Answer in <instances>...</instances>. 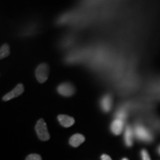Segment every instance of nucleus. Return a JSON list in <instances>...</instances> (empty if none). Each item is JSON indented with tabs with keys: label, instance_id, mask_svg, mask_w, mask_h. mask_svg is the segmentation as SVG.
Segmentation results:
<instances>
[{
	"label": "nucleus",
	"instance_id": "nucleus-1",
	"mask_svg": "<svg viewBox=\"0 0 160 160\" xmlns=\"http://www.w3.org/2000/svg\"><path fill=\"white\" fill-rule=\"evenodd\" d=\"M133 133L135 137L139 141L145 142H151L153 141V137L150 130L146 128L141 124H137L133 128Z\"/></svg>",
	"mask_w": 160,
	"mask_h": 160
},
{
	"label": "nucleus",
	"instance_id": "nucleus-2",
	"mask_svg": "<svg viewBox=\"0 0 160 160\" xmlns=\"http://www.w3.org/2000/svg\"><path fill=\"white\" fill-rule=\"evenodd\" d=\"M36 131L39 139L42 141H48L50 139L49 132L48 131L47 125L43 119L38 120L37 125H36Z\"/></svg>",
	"mask_w": 160,
	"mask_h": 160
},
{
	"label": "nucleus",
	"instance_id": "nucleus-3",
	"mask_svg": "<svg viewBox=\"0 0 160 160\" xmlns=\"http://www.w3.org/2000/svg\"><path fill=\"white\" fill-rule=\"evenodd\" d=\"M49 75V67L46 63L39 65L36 70V77L38 82L40 83H44L48 79Z\"/></svg>",
	"mask_w": 160,
	"mask_h": 160
},
{
	"label": "nucleus",
	"instance_id": "nucleus-4",
	"mask_svg": "<svg viewBox=\"0 0 160 160\" xmlns=\"http://www.w3.org/2000/svg\"><path fill=\"white\" fill-rule=\"evenodd\" d=\"M57 91L60 95L63 97H71L75 93V88L72 84L69 82H65L58 86Z\"/></svg>",
	"mask_w": 160,
	"mask_h": 160
},
{
	"label": "nucleus",
	"instance_id": "nucleus-5",
	"mask_svg": "<svg viewBox=\"0 0 160 160\" xmlns=\"http://www.w3.org/2000/svg\"><path fill=\"white\" fill-rule=\"evenodd\" d=\"M24 92V86L22 84H19L15 87L14 89H13L11 92L5 95L2 98L4 101H8L13 98L19 97L21 94H22Z\"/></svg>",
	"mask_w": 160,
	"mask_h": 160
},
{
	"label": "nucleus",
	"instance_id": "nucleus-6",
	"mask_svg": "<svg viewBox=\"0 0 160 160\" xmlns=\"http://www.w3.org/2000/svg\"><path fill=\"white\" fill-rule=\"evenodd\" d=\"M112 104H113V99L111 94H106L102 98L100 101V106L104 112L107 113L111 111Z\"/></svg>",
	"mask_w": 160,
	"mask_h": 160
},
{
	"label": "nucleus",
	"instance_id": "nucleus-7",
	"mask_svg": "<svg viewBox=\"0 0 160 160\" xmlns=\"http://www.w3.org/2000/svg\"><path fill=\"white\" fill-rule=\"evenodd\" d=\"M124 122L116 119L111 125V131L114 135H119L122 132Z\"/></svg>",
	"mask_w": 160,
	"mask_h": 160
},
{
	"label": "nucleus",
	"instance_id": "nucleus-8",
	"mask_svg": "<svg viewBox=\"0 0 160 160\" xmlns=\"http://www.w3.org/2000/svg\"><path fill=\"white\" fill-rule=\"evenodd\" d=\"M58 121L65 128H69L74 124L75 120L73 117L67 115H59L57 117Z\"/></svg>",
	"mask_w": 160,
	"mask_h": 160
},
{
	"label": "nucleus",
	"instance_id": "nucleus-9",
	"mask_svg": "<svg viewBox=\"0 0 160 160\" xmlns=\"http://www.w3.org/2000/svg\"><path fill=\"white\" fill-rule=\"evenodd\" d=\"M85 138L82 134H80V133H76V134L73 135L70 138L69 143L72 147L77 148L81 145L82 143H83L85 142Z\"/></svg>",
	"mask_w": 160,
	"mask_h": 160
},
{
	"label": "nucleus",
	"instance_id": "nucleus-10",
	"mask_svg": "<svg viewBox=\"0 0 160 160\" xmlns=\"http://www.w3.org/2000/svg\"><path fill=\"white\" fill-rule=\"evenodd\" d=\"M133 130L130 125H128L126 127L125 132V142L126 146L128 147H131L133 145Z\"/></svg>",
	"mask_w": 160,
	"mask_h": 160
},
{
	"label": "nucleus",
	"instance_id": "nucleus-11",
	"mask_svg": "<svg viewBox=\"0 0 160 160\" xmlns=\"http://www.w3.org/2000/svg\"><path fill=\"white\" fill-rule=\"evenodd\" d=\"M115 117L117 119L122 120V121H125L128 117V112L127 110L125 108H121L115 113Z\"/></svg>",
	"mask_w": 160,
	"mask_h": 160
},
{
	"label": "nucleus",
	"instance_id": "nucleus-12",
	"mask_svg": "<svg viewBox=\"0 0 160 160\" xmlns=\"http://www.w3.org/2000/svg\"><path fill=\"white\" fill-rule=\"evenodd\" d=\"M10 54V48L8 44H4L2 45L1 49H0V58L1 59H4V58L7 57Z\"/></svg>",
	"mask_w": 160,
	"mask_h": 160
},
{
	"label": "nucleus",
	"instance_id": "nucleus-13",
	"mask_svg": "<svg viewBox=\"0 0 160 160\" xmlns=\"http://www.w3.org/2000/svg\"><path fill=\"white\" fill-rule=\"evenodd\" d=\"M25 160H42V157L39 154L33 153V154H30L28 156Z\"/></svg>",
	"mask_w": 160,
	"mask_h": 160
},
{
	"label": "nucleus",
	"instance_id": "nucleus-14",
	"mask_svg": "<svg viewBox=\"0 0 160 160\" xmlns=\"http://www.w3.org/2000/svg\"><path fill=\"white\" fill-rule=\"evenodd\" d=\"M141 157L142 160H151V157L146 150H142L141 151Z\"/></svg>",
	"mask_w": 160,
	"mask_h": 160
},
{
	"label": "nucleus",
	"instance_id": "nucleus-15",
	"mask_svg": "<svg viewBox=\"0 0 160 160\" xmlns=\"http://www.w3.org/2000/svg\"><path fill=\"white\" fill-rule=\"evenodd\" d=\"M101 160H112L111 158L107 154H103L101 157Z\"/></svg>",
	"mask_w": 160,
	"mask_h": 160
},
{
	"label": "nucleus",
	"instance_id": "nucleus-16",
	"mask_svg": "<svg viewBox=\"0 0 160 160\" xmlns=\"http://www.w3.org/2000/svg\"><path fill=\"white\" fill-rule=\"evenodd\" d=\"M157 151H158V153H159V154L160 155V145L159 146V148H158V149H157Z\"/></svg>",
	"mask_w": 160,
	"mask_h": 160
},
{
	"label": "nucleus",
	"instance_id": "nucleus-17",
	"mask_svg": "<svg viewBox=\"0 0 160 160\" xmlns=\"http://www.w3.org/2000/svg\"><path fill=\"white\" fill-rule=\"evenodd\" d=\"M122 160H128V159H127V158H123V159H122Z\"/></svg>",
	"mask_w": 160,
	"mask_h": 160
}]
</instances>
